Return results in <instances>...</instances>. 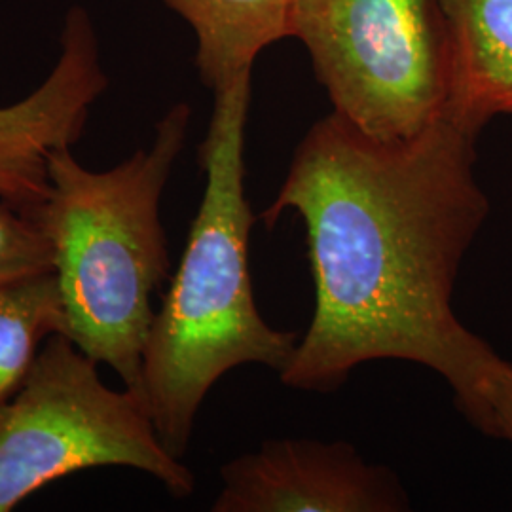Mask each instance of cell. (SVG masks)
Masks as SVG:
<instances>
[{
    "label": "cell",
    "instance_id": "6da1fadb",
    "mask_svg": "<svg viewBox=\"0 0 512 512\" xmlns=\"http://www.w3.org/2000/svg\"><path fill=\"white\" fill-rule=\"evenodd\" d=\"M480 129L452 110L382 141L338 112L315 122L260 220H304L315 311L281 382L334 391L351 370L401 359L435 370L480 431L501 357L452 310L459 266L490 215L476 181Z\"/></svg>",
    "mask_w": 512,
    "mask_h": 512
},
{
    "label": "cell",
    "instance_id": "7a4b0ae2",
    "mask_svg": "<svg viewBox=\"0 0 512 512\" xmlns=\"http://www.w3.org/2000/svg\"><path fill=\"white\" fill-rule=\"evenodd\" d=\"M251 84L213 95L200 147L205 190L181 264L154 313L143 355L141 393L165 448L183 459L211 387L241 365L281 372L296 332L258 313L249 272L256 217L245 196V128Z\"/></svg>",
    "mask_w": 512,
    "mask_h": 512
},
{
    "label": "cell",
    "instance_id": "3957f363",
    "mask_svg": "<svg viewBox=\"0 0 512 512\" xmlns=\"http://www.w3.org/2000/svg\"><path fill=\"white\" fill-rule=\"evenodd\" d=\"M190 122V105H173L152 143L107 171L84 167L73 148L55 150L37 217L54 247L65 336L137 393L156 313L150 300L169 277L160 203Z\"/></svg>",
    "mask_w": 512,
    "mask_h": 512
},
{
    "label": "cell",
    "instance_id": "277c9868",
    "mask_svg": "<svg viewBox=\"0 0 512 512\" xmlns=\"http://www.w3.org/2000/svg\"><path fill=\"white\" fill-rule=\"evenodd\" d=\"M97 365L69 336L52 334L0 404V512L95 467L137 469L175 497L194 492L196 478L158 437L145 397L110 389Z\"/></svg>",
    "mask_w": 512,
    "mask_h": 512
},
{
    "label": "cell",
    "instance_id": "5b68a950",
    "mask_svg": "<svg viewBox=\"0 0 512 512\" xmlns=\"http://www.w3.org/2000/svg\"><path fill=\"white\" fill-rule=\"evenodd\" d=\"M334 112L382 141L446 114L452 50L440 0H294V35Z\"/></svg>",
    "mask_w": 512,
    "mask_h": 512
},
{
    "label": "cell",
    "instance_id": "8992f818",
    "mask_svg": "<svg viewBox=\"0 0 512 512\" xmlns=\"http://www.w3.org/2000/svg\"><path fill=\"white\" fill-rule=\"evenodd\" d=\"M107 88L92 16L73 6L50 74L18 103L0 107V200L37 220L50 194V156L80 141Z\"/></svg>",
    "mask_w": 512,
    "mask_h": 512
},
{
    "label": "cell",
    "instance_id": "52a82bcc",
    "mask_svg": "<svg viewBox=\"0 0 512 512\" xmlns=\"http://www.w3.org/2000/svg\"><path fill=\"white\" fill-rule=\"evenodd\" d=\"M213 512H403L399 476L349 442L270 440L220 469Z\"/></svg>",
    "mask_w": 512,
    "mask_h": 512
},
{
    "label": "cell",
    "instance_id": "ba28073f",
    "mask_svg": "<svg viewBox=\"0 0 512 512\" xmlns=\"http://www.w3.org/2000/svg\"><path fill=\"white\" fill-rule=\"evenodd\" d=\"M452 50L454 114L486 128L512 114V0H440Z\"/></svg>",
    "mask_w": 512,
    "mask_h": 512
},
{
    "label": "cell",
    "instance_id": "9c48e42d",
    "mask_svg": "<svg viewBox=\"0 0 512 512\" xmlns=\"http://www.w3.org/2000/svg\"><path fill=\"white\" fill-rule=\"evenodd\" d=\"M196 37V69L213 95L251 84L256 57L293 38L294 0H162Z\"/></svg>",
    "mask_w": 512,
    "mask_h": 512
},
{
    "label": "cell",
    "instance_id": "30bf717a",
    "mask_svg": "<svg viewBox=\"0 0 512 512\" xmlns=\"http://www.w3.org/2000/svg\"><path fill=\"white\" fill-rule=\"evenodd\" d=\"M65 327L55 272L0 285V404L23 384L44 342Z\"/></svg>",
    "mask_w": 512,
    "mask_h": 512
},
{
    "label": "cell",
    "instance_id": "8fae6325",
    "mask_svg": "<svg viewBox=\"0 0 512 512\" xmlns=\"http://www.w3.org/2000/svg\"><path fill=\"white\" fill-rule=\"evenodd\" d=\"M54 272V247L37 220L0 200V285Z\"/></svg>",
    "mask_w": 512,
    "mask_h": 512
},
{
    "label": "cell",
    "instance_id": "7c38bea8",
    "mask_svg": "<svg viewBox=\"0 0 512 512\" xmlns=\"http://www.w3.org/2000/svg\"><path fill=\"white\" fill-rule=\"evenodd\" d=\"M480 431L488 437L512 442V363L503 357L495 365L486 389L484 423Z\"/></svg>",
    "mask_w": 512,
    "mask_h": 512
}]
</instances>
